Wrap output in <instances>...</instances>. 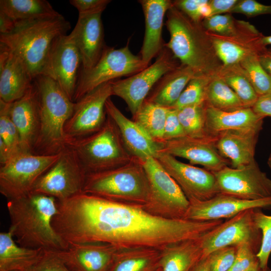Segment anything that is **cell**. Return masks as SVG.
I'll return each instance as SVG.
<instances>
[{
  "label": "cell",
  "instance_id": "9c48e42d",
  "mask_svg": "<svg viewBox=\"0 0 271 271\" xmlns=\"http://www.w3.org/2000/svg\"><path fill=\"white\" fill-rule=\"evenodd\" d=\"M61 152L48 155L22 152L12 158L1 166V193L10 200L31 193L39 178L59 159Z\"/></svg>",
  "mask_w": 271,
  "mask_h": 271
},
{
  "label": "cell",
  "instance_id": "4316f807",
  "mask_svg": "<svg viewBox=\"0 0 271 271\" xmlns=\"http://www.w3.org/2000/svg\"><path fill=\"white\" fill-rule=\"evenodd\" d=\"M260 131L256 129L223 131L216 137V148L230 162L232 168H241L255 161V150Z\"/></svg>",
  "mask_w": 271,
  "mask_h": 271
},
{
  "label": "cell",
  "instance_id": "d590c367",
  "mask_svg": "<svg viewBox=\"0 0 271 271\" xmlns=\"http://www.w3.org/2000/svg\"><path fill=\"white\" fill-rule=\"evenodd\" d=\"M205 102L207 106L224 111L245 107L233 90L216 74L207 86Z\"/></svg>",
  "mask_w": 271,
  "mask_h": 271
},
{
  "label": "cell",
  "instance_id": "7c38bea8",
  "mask_svg": "<svg viewBox=\"0 0 271 271\" xmlns=\"http://www.w3.org/2000/svg\"><path fill=\"white\" fill-rule=\"evenodd\" d=\"M86 175L74 153L66 147L58 161L39 178L31 192L64 201L83 192Z\"/></svg>",
  "mask_w": 271,
  "mask_h": 271
},
{
  "label": "cell",
  "instance_id": "d6a6232c",
  "mask_svg": "<svg viewBox=\"0 0 271 271\" xmlns=\"http://www.w3.org/2000/svg\"><path fill=\"white\" fill-rule=\"evenodd\" d=\"M0 11L16 22L62 15L46 0H1Z\"/></svg>",
  "mask_w": 271,
  "mask_h": 271
},
{
  "label": "cell",
  "instance_id": "b9f144b4",
  "mask_svg": "<svg viewBox=\"0 0 271 271\" xmlns=\"http://www.w3.org/2000/svg\"><path fill=\"white\" fill-rule=\"evenodd\" d=\"M245 21L236 20L231 14L217 15L204 19L201 23L208 32L223 36H232L237 33Z\"/></svg>",
  "mask_w": 271,
  "mask_h": 271
},
{
  "label": "cell",
  "instance_id": "7a4b0ae2",
  "mask_svg": "<svg viewBox=\"0 0 271 271\" xmlns=\"http://www.w3.org/2000/svg\"><path fill=\"white\" fill-rule=\"evenodd\" d=\"M7 208L11 222L9 230L19 245L53 250L69 247L52 225L58 211V200L54 197L31 192L8 200Z\"/></svg>",
  "mask_w": 271,
  "mask_h": 271
},
{
  "label": "cell",
  "instance_id": "836d02e7",
  "mask_svg": "<svg viewBox=\"0 0 271 271\" xmlns=\"http://www.w3.org/2000/svg\"><path fill=\"white\" fill-rule=\"evenodd\" d=\"M236 93L245 107H252L258 96L239 63L222 65L216 74Z\"/></svg>",
  "mask_w": 271,
  "mask_h": 271
},
{
  "label": "cell",
  "instance_id": "60d3db41",
  "mask_svg": "<svg viewBox=\"0 0 271 271\" xmlns=\"http://www.w3.org/2000/svg\"><path fill=\"white\" fill-rule=\"evenodd\" d=\"M253 219L262 235L261 243L256 255L260 266L267 268L268 259L271 253V215L263 213L260 209L253 211Z\"/></svg>",
  "mask_w": 271,
  "mask_h": 271
},
{
  "label": "cell",
  "instance_id": "681fc988",
  "mask_svg": "<svg viewBox=\"0 0 271 271\" xmlns=\"http://www.w3.org/2000/svg\"><path fill=\"white\" fill-rule=\"evenodd\" d=\"M111 2L110 0H70V4L78 12V15L102 13Z\"/></svg>",
  "mask_w": 271,
  "mask_h": 271
},
{
  "label": "cell",
  "instance_id": "11a10c76",
  "mask_svg": "<svg viewBox=\"0 0 271 271\" xmlns=\"http://www.w3.org/2000/svg\"><path fill=\"white\" fill-rule=\"evenodd\" d=\"M191 271H209L208 256L202 257Z\"/></svg>",
  "mask_w": 271,
  "mask_h": 271
},
{
  "label": "cell",
  "instance_id": "6da1fadb",
  "mask_svg": "<svg viewBox=\"0 0 271 271\" xmlns=\"http://www.w3.org/2000/svg\"><path fill=\"white\" fill-rule=\"evenodd\" d=\"M222 222L164 218L147 211L142 205L82 192L58 201L52 225L69 244L103 243L118 250H162L175 243L199 239Z\"/></svg>",
  "mask_w": 271,
  "mask_h": 271
},
{
  "label": "cell",
  "instance_id": "4fadbf2b",
  "mask_svg": "<svg viewBox=\"0 0 271 271\" xmlns=\"http://www.w3.org/2000/svg\"><path fill=\"white\" fill-rule=\"evenodd\" d=\"M112 95L110 82L75 102L73 111L64 126L66 144L70 140L91 134L102 127L107 118L105 102Z\"/></svg>",
  "mask_w": 271,
  "mask_h": 271
},
{
  "label": "cell",
  "instance_id": "e0dca14e",
  "mask_svg": "<svg viewBox=\"0 0 271 271\" xmlns=\"http://www.w3.org/2000/svg\"><path fill=\"white\" fill-rule=\"evenodd\" d=\"M81 70L80 52L66 34L60 36L54 44L42 75L55 80L73 101Z\"/></svg>",
  "mask_w": 271,
  "mask_h": 271
},
{
  "label": "cell",
  "instance_id": "277c9868",
  "mask_svg": "<svg viewBox=\"0 0 271 271\" xmlns=\"http://www.w3.org/2000/svg\"><path fill=\"white\" fill-rule=\"evenodd\" d=\"M70 28V23L62 15L17 22L11 33L0 35V43L23 60L35 79L43 73L56 41Z\"/></svg>",
  "mask_w": 271,
  "mask_h": 271
},
{
  "label": "cell",
  "instance_id": "3957f363",
  "mask_svg": "<svg viewBox=\"0 0 271 271\" xmlns=\"http://www.w3.org/2000/svg\"><path fill=\"white\" fill-rule=\"evenodd\" d=\"M167 17L166 26L170 40L165 46L196 75H216L223 64L202 23L192 20L173 2Z\"/></svg>",
  "mask_w": 271,
  "mask_h": 271
},
{
  "label": "cell",
  "instance_id": "ee69618b",
  "mask_svg": "<svg viewBox=\"0 0 271 271\" xmlns=\"http://www.w3.org/2000/svg\"><path fill=\"white\" fill-rule=\"evenodd\" d=\"M235 246L218 249L208 255L209 271H228L232 266L235 257Z\"/></svg>",
  "mask_w": 271,
  "mask_h": 271
},
{
  "label": "cell",
  "instance_id": "30bf717a",
  "mask_svg": "<svg viewBox=\"0 0 271 271\" xmlns=\"http://www.w3.org/2000/svg\"><path fill=\"white\" fill-rule=\"evenodd\" d=\"M143 165L151 191L149 201L143 208L164 218L184 219L190 202L176 182L156 158L150 157Z\"/></svg>",
  "mask_w": 271,
  "mask_h": 271
},
{
  "label": "cell",
  "instance_id": "e575fe53",
  "mask_svg": "<svg viewBox=\"0 0 271 271\" xmlns=\"http://www.w3.org/2000/svg\"><path fill=\"white\" fill-rule=\"evenodd\" d=\"M168 108L145 100L133 120L154 140L162 142Z\"/></svg>",
  "mask_w": 271,
  "mask_h": 271
},
{
  "label": "cell",
  "instance_id": "9f6ffc18",
  "mask_svg": "<svg viewBox=\"0 0 271 271\" xmlns=\"http://www.w3.org/2000/svg\"><path fill=\"white\" fill-rule=\"evenodd\" d=\"M212 11L209 5V1L207 3L204 4L200 9V14L204 19L211 16Z\"/></svg>",
  "mask_w": 271,
  "mask_h": 271
},
{
  "label": "cell",
  "instance_id": "83f0119b",
  "mask_svg": "<svg viewBox=\"0 0 271 271\" xmlns=\"http://www.w3.org/2000/svg\"><path fill=\"white\" fill-rule=\"evenodd\" d=\"M264 117L256 114L251 107L224 111L207 106L206 127L209 137L229 130L262 129Z\"/></svg>",
  "mask_w": 271,
  "mask_h": 271
},
{
  "label": "cell",
  "instance_id": "8992f818",
  "mask_svg": "<svg viewBox=\"0 0 271 271\" xmlns=\"http://www.w3.org/2000/svg\"><path fill=\"white\" fill-rule=\"evenodd\" d=\"M83 193L122 203L144 206L150 187L143 162L134 158L117 168L87 174Z\"/></svg>",
  "mask_w": 271,
  "mask_h": 271
},
{
  "label": "cell",
  "instance_id": "d4e9b609",
  "mask_svg": "<svg viewBox=\"0 0 271 271\" xmlns=\"http://www.w3.org/2000/svg\"><path fill=\"white\" fill-rule=\"evenodd\" d=\"M10 115L19 132L23 152L33 153L40 124L38 93L34 80L24 95L11 103Z\"/></svg>",
  "mask_w": 271,
  "mask_h": 271
},
{
  "label": "cell",
  "instance_id": "680465c9",
  "mask_svg": "<svg viewBox=\"0 0 271 271\" xmlns=\"http://www.w3.org/2000/svg\"><path fill=\"white\" fill-rule=\"evenodd\" d=\"M247 271H270V270L269 267H268L266 268L263 269V268H262L260 266V265H258L257 266H256L253 268L249 269V270Z\"/></svg>",
  "mask_w": 271,
  "mask_h": 271
},
{
  "label": "cell",
  "instance_id": "8fae6325",
  "mask_svg": "<svg viewBox=\"0 0 271 271\" xmlns=\"http://www.w3.org/2000/svg\"><path fill=\"white\" fill-rule=\"evenodd\" d=\"M180 64L165 46L150 66L127 78L111 81L112 95L123 99L133 116L159 79Z\"/></svg>",
  "mask_w": 271,
  "mask_h": 271
},
{
  "label": "cell",
  "instance_id": "f5cc1de1",
  "mask_svg": "<svg viewBox=\"0 0 271 271\" xmlns=\"http://www.w3.org/2000/svg\"><path fill=\"white\" fill-rule=\"evenodd\" d=\"M16 22L0 11V35L11 33L15 28Z\"/></svg>",
  "mask_w": 271,
  "mask_h": 271
},
{
  "label": "cell",
  "instance_id": "1f68e13d",
  "mask_svg": "<svg viewBox=\"0 0 271 271\" xmlns=\"http://www.w3.org/2000/svg\"><path fill=\"white\" fill-rule=\"evenodd\" d=\"M161 250L138 248L119 250L109 271H156Z\"/></svg>",
  "mask_w": 271,
  "mask_h": 271
},
{
  "label": "cell",
  "instance_id": "6f0895ef",
  "mask_svg": "<svg viewBox=\"0 0 271 271\" xmlns=\"http://www.w3.org/2000/svg\"><path fill=\"white\" fill-rule=\"evenodd\" d=\"M261 43L265 47L268 45H271V35L267 36L263 35L261 38Z\"/></svg>",
  "mask_w": 271,
  "mask_h": 271
},
{
  "label": "cell",
  "instance_id": "7402d4cb",
  "mask_svg": "<svg viewBox=\"0 0 271 271\" xmlns=\"http://www.w3.org/2000/svg\"><path fill=\"white\" fill-rule=\"evenodd\" d=\"M118 250L106 243H84L55 252L71 271H109Z\"/></svg>",
  "mask_w": 271,
  "mask_h": 271
},
{
  "label": "cell",
  "instance_id": "9a60e30c",
  "mask_svg": "<svg viewBox=\"0 0 271 271\" xmlns=\"http://www.w3.org/2000/svg\"><path fill=\"white\" fill-rule=\"evenodd\" d=\"M213 173L220 194L250 200L271 197V179L255 160L241 168L226 166Z\"/></svg>",
  "mask_w": 271,
  "mask_h": 271
},
{
  "label": "cell",
  "instance_id": "cb8c5ba5",
  "mask_svg": "<svg viewBox=\"0 0 271 271\" xmlns=\"http://www.w3.org/2000/svg\"><path fill=\"white\" fill-rule=\"evenodd\" d=\"M23 60L0 43V100L12 103L21 98L34 82Z\"/></svg>",
  "mask_w": 271,
  "mask_h": 271
},
{
  "label": "cell",
  "instance_id": "f1b7e54d",
  "mask_svg": "<svg viewBox=\"0 0 271 271\" xmlns=\"http://www.w3.org/2000/svg\"><path fill=\"white\" fill-rule=\"evenodd\" d=\"M195 75L191 68L181 64L159 79L145 100L167 108L172 107Z\"/></svg>",
  "mask_w": 271,
  "mask_h": 271
},
{
  "label": "cell",
  "instance_id": "44dd1931",
  "mask_svg": "<svg viewBox=\"0 0 271 271\" xmlns=\"http://www.w3.org/2000/svg\"><path fill=\"white\" fill-rule=\"evenodd\" d=\"M106 114L115 122L123 142L130 154L144 162L156 158L162 150V143L154 140L139 123L126 117L110 98L105 102Z\"/></svg>",
  "mask_w": 271,
  "mask_h": 271
},
{
  "label": "cell",
  "instance_id": "d6986e66",
  "mask_svg": "<svg viewBox=\"0 0 271 271\" xmlns=\"http://www.w3.org/2000/svg\"><path fill=\"white\" fill-rule=\"evenodd\" d=\"M207 34L223 65L240 63L246 57L258 55L266 49L261 43L263 35L248 22L234 35L223 36L208 31Z\"/></svg>",
  "mask_w": 271,
  "mask_h": 271
},
{
  "label": "cell",
  "instance_id": "5b68a950",
  "mask_svg": "<svg viewBox=\"0 0 271 271\" xmlns=\"http://www.w3.org/2000/svg\"><path fill=\"white\" fill-rule=\"evenodd\" d=\"M34 82L38 93L40 124L33 153L58 154L66 148L64 126L73 111L75 102L50 77L40 75Z\"/></svg>",
  "mask_w": 271,
  "mask_h": 271
},
{
  "label": "cell",
  "instance_id": "7bdbcfd3",
  "mask_svg": "<svg viewBox=\"0 0 271 271\" xmlns=\"http://www.w3.org/2000/svg\"><path fill=\"white\" fill-rule=\"evenodd\" d=\"M234 262L228 271H247L259 265L257 257L258 250L249 243H244L235 246Z\"/></svg>",
  "mask_w": 271,
  "mask_h": 271
},
{
  "label": "cell",
  "instance_id": "484cf974",
  "mask_svg": "<svg viewBox=\"0 0 271 271\" xmlns=\"http://www.w3.org/2000/svg\"><path fill=\"white\" fill-rule=\"evenodd\" d=\"M145 21V32L140 57L147 66L164 48L162 29L166 14L172 5L170 0H141Z\"/></svg>",
  "mask_w": 271,
  "mask_h": 271
},
{
  "label": "cell",
  "instance_id": "4dcf8cb0",
  "mask_svg": "<svg viewBox=\"0 0 271 271\" xmlns=\"http://www.w3.org/2000/svg\"><path fill=\"white\" fill-rule=\"evenodd\" d=\"M202 257L200 238L170 244L161 250V271H191Z\"/></svg>",
  "mask_w": 271,
  "mask_h": 271
},
{
  "label": "cell",
  "instance_id": "ffe728a7",
  "mask_svg": "<svg viewBox=\"0 0 271 271\" xmlns=\"http://www.w3.org/2000/svg\"><path fill=\"white\" fill-rule=\"evenodd\" d=\"M270 208L271 197L250 200L219 193L206 201H190L184 219L194 221L229 219L248 209Z\"/></svg>",
  "mask_w": 271,
  "mask_h": 271
},
{
  "label": "cell",
  "instance_id": "91938a15",
  "mask_svg": "<svg viewBox=\"0 0 271 271\" xmlns=\"http://www.w3.org/2000/svg\"><path fill=\"white\" fill-rule=\"evenodd\" d=\"M267 164L269 168L271 169V153L268 158Z\"/></svg>",
  "mask_w": 271,
  "mask_h": 271
},
{
  "label": "cell",
  "instance_id": "816d5d0a",
  "mask_svg": "<svg viewBox=\"0 0 271 271\" xmlns=\"http://www.w3.org/2000/svg\"><path fill=\"white\" fill-rule=\"evenodd\" d=\"M239 0H210L209 5L211 9V16L230 13Z\"/></svg>",
  "mask_w": 271,
  "mask_h": 271
},
{
  "label": "cell",
  "instance_id": "603a6c76",
  "mask_svg": "<svg viewBox=\"0 0 271 271\" xmlns=\"http://www.w3.org/2000/svg\"><path fill=\"white\" fill-rule=\"evenodd\" d=\"M102 13L78 15L76 24L69 36L78 48L82 70L92 68L99 59L106 46Z\"/></svg>",
  "mask_w": 271,
  "mask_h": 271
},
{
  "label": "cell",
  "instance_id": "c3c4849f",
  "mask_svg": "<svg viewBox=\"0 0 271 271\" xmlns=\"http://www.w3.org/2000/svg\"><path fill=\"white\" fill-rule=\"evenodd\" d=\"M208 0H177L172 1L174 6L189 18L197 23H201L203 19L200 14L202 6Z\"/></svg>",
  "mask_w": 271,
  "mask_h": 271
},
{
  "label": "cell",
  "instance_id": "f546056e",
  "mask_svg": "<svg viewBox=\"0 0 271 271\" xmlns=\"http://www.w3.org/2000/svg\"><path fill=\"white\" fill-rule=\"evenodd\" d=\"M44 249L19 245L12 232L0 233V271H30L42 256Z\"/></svg>",
  "mask_w": 271,
  "mask_h": 271
},
{
  "label": "cell",
  "instance_id": "5bb4252c",
  "mask_svg": "<svg viewBox=\"0 0 271 271\" xmlns=\"http://www.w3.org/2000/svg\"><path fill=\"white\" fill-rule=\"evenodd\" d=\"M254 209L238 213L200 238L202 257L218 249L244 243L250 244L259 251L262 235L253 219Z\"/></svg>",
  "mask_w": 271,
  "mask_h": 271
},
{
  "label": "cell",
  "instance_id": "f907efd6",
  "mask_svg": "<svg viewBox=\"0 0 271 271\" xmlns=\"http://www.w3.org/2000/svg\"><path fill=\"white\" fill-rule=\"evenodd\" d=\"M251 108L256 114L261 116L271 117V93L258 96Z\"/></svg>",
  "mask_w": 271,
  "mask_h": 271
},
{
  "label": "cell",
  "instance_id": "db71d44e",
  "mask_svg": "<svg viewBox=\"0 0 271 271\" xmlns=\"http://www.w3.org/2000/svg\"><path fill=\"white\" fill-rule=\"evenodd\" d=\"M259 62L265 71L271 76V49H266L258 55Z\"/></svg>",
  "mask_w": 271,
  "mask_h": 271
},
{
  "label": "cell",
  "instance_id": "8d00e7d4",
  "mask_svg": "<svg viewBox=\"0 0 271 271\" xmlns=\"http://www.w3.org/2000/svg\"><path fill=\"white\" fill-rule=\"evenodd\" d=\"M207 107L204 102L177 109L186 136L195 138L209 137L206 127Z\"/></svg>",
  "mask_w": 271,
  "mask_h": 271
},
{
  "label": "cell",
  "instance_id": "2e32d148",
  "mask_svg": "<svg viewBox=\"0 0 271 271\" xmlns=\"http://www.w3.org/2000/svg\"><path fill=\"white\" fill-rule=\"evenodd\" d=\"M156 159L179 186L189 202L206 201L220 193L212 172L178 160L160 152Z\"/></svg>",
  "mask_w": 271,
  "mask_h": 271
},
{
  "label": "cell",
  "instance_id": "bcb514c9",
  "mask_svg": "<svg viewBox=\"0 0 271 271\" xmlns=\"http://www.w3.org/2000/svg\"><path fill=\"white\" fill-rule=\"evenodd\" d=\"M240 13L247 17L271 15V5H265L254 0H239L229 14Z\"/></svg>",
  "mask_w": 271,
  "mask_h": 271
},
{
  "label": "cell",
  "instance_id": "ba28073f",
  "mask_svg": "<svg viewBox=\"0 0 271 271\" xmlns=\"http://www.w3.org/2000/svg\"><path fill=\"white\" fill-rule=\"evenodd\" d=\"M147 67L140 55L130 51L128 44L119 49L106 46L97 63L89 69L81 70L73 102L104 83L130 76Z\"/></svg>",
  "mask_w": 271,
  "mask_h": 271
},
{
  "label": "cell",
  "instance_id": "52a82bcc",
  "mask_svg": "<svg viewBox=\"0 0 271 271\" xmlns=\"http://www.w3.org/2000/svg\"><path fill=\"white\" fill-rule=\"evenodd\" d=\"M66 147L74 153L87 174L113 169L135 158L127 150L117 126L107 115L99 130L68 141Z\"/></svg>",
  "mask_w": 271,
  "mask_h": 271
},
{
  "label": "cell",
  "instance_id": "ab89813d",
  "mask_svg": "<svg viewBox=\"0 0 271 271\" xmlns=\"http://www.w3.org/2000/svg\"><path fill=\"white\" fill-rule=\"evenodd\" d=\"M212 76L195 75L189 81L172 108L179 109L205 102L207 87Z\"/></svg>",
  "mask_w": 271,
  "mask_h": 271
},
{
  "label": "cell",
  "instance_id": "7dc6e473",
  "mask_svg": "<svg viewBox=\"0 0 271 271\" xmlns=\"http://www.w3.org/2000/svg\"><path fill=\"white\" fill-rule=\"evenodd\" d=\"M184 136L186 135L179 120L177 110L172 107L168 108L162 142Z\"/></svg>",
  "mask_w": 271,
  "mask_h": 271
},
{
  "label": "cell",
  "instance_id": "ac0fdd59",
  "mask_svg": "<svg viewBox=\"0 0 271 271\" xmlns=\"http://www.w3.org/2000/svg\"><path fill=\"white\" fill-rule=\"evenodd\" d=\"M216 138H181L162 142V150L175 157L188 160L191 165H200L212 172H217L230 164L218 152Z\"/></svg>",
  "mask_w": 271,
  "mask_h": 271
},
{
  "label": "cell",
  "instance_id": "94428289",
  "mask_svg": "<svg viewBox=\"0 0 271 271\" xmlns=\"http://www.w3.org/2000/svg\"><path fill=\"white\" fill-rule=\"evenodd\" d=\"M156 271H161V269L160 268H159V269H158Z\"/></svg>",
  "mask_w": 271,
  "mask_h": 271
},
{
  "label": "cell",
  "instance_id": "74e56055",
  "mask_svg": "<svg viewBox=\"0 0 271 271\" xmlns=\"http://www.w3.org/2000/svg\"><path fill=\"white\" fill-rule=\"evenodd\" d=\"M239 64L245 71L258 96L271 93V76L260 64L258 55H250Z\"/></svg>",
  "mask_w": 271,
  "mask_h": 271
},
{
  "label": "cell",
  "instance_id": "f6af8a7d",
  "mask_svg": "<svg viewBox=\"0 0 271 271\" xmlns=\"http://www.w3.org/2000/svg\"><path fill=\"white\" fill-rule=\"evenodd\" d=\"M30 271H71L55 250L44 249L37 263Z\"/></svg>",
  "mask_w": 271,
  "mask_h": 271
},
{
  "label": "cell",
  "instance_id": "f35d334b",
  "mask_svg": "<svg viewBox=\"0 0 271 271\" xmlns=\"http://www.w3.org/2000/svg\"><path fill=\"white\" fill-rule=\"evenodd\" d=\"M11 103L0 100V139L8 148L11 159L24 152L21 148L19 132L10 117Z\"/></svg>",
  "mask_w": 271,
  "mask_h": 271
}]
</instances>
